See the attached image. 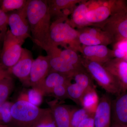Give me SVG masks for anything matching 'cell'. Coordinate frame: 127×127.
<instances>
[{"label": "cell", "instance_id": "22", "mask_svg": "<svg viewBox=\"0 0 127 127\" xmlns=\"http://www.w3.org/2000/svg\"><path fill=\"white\" fill-rule=\"evenodd\" d=\"M73 78L85 92L94 87L92 78L84 67L79 68L74 74Z\"/></svg>", "mask_w": 127, "mask_h": 127}, {"label": "cell", "instance_id": "7", "mask_svg": "<svg viewBox=\"0 0 127 127\" xmlns=\"http://www.w3.org/2000/svg\"><path fill=\"white\" fill-rule=\"evenodd\" d=\"M127 2L125 0H102L100 5L87 13L86 20L91 26H97L106 21Z\"/></svg>", "mask_w": 127, "mask_h": 127}, {"label": "cell", "instance_id": "26", "mask_svg": "<svg viewBox=\"0 0 127 127\" xmlns=\"http://www.w3.org/2000/svg\"><path fill=\"white\" fill-rule=\"evenodd\" d=\"M26 0H0V9L5 13L17 10L25 7Z\"/></svg>", "mask_w": 127, "mask_h": 127}, {"label": "cell", "instance_id": "18", "mask_svg": "<svg viewBox=\"0 0 127 127\" xmlns=\"http://www.w3.org/2000/svg\"><path fill=\"white\" fill-rule=\"evenodd\" d=\"M91 9V0H84L73 10L71 14V19H68V23L74 28H76L77 30L91 26L86 19V15Z\"/></svg>", "mask_w": 127, "mask_h": 127}, {"label": "cell", "instance_id": "39", "mask_svg": "<svg viewBox=\"0 0 127 127\" xmlns=\"http://www.w3.org/2000/svg\"><path fill=\"white\" fill-rule=\"evenodd\" d=\"M124 41H126L127 42V39H126V40H124Z\"/></svg>", "mask_w": 127, "mask_h": 127}, {"label": "cell", "instance_id": "21", "mask_svg": "<svg viewBox=\"0 0 127 127\" xmlns=\"http://www.w3.org/2000/svg\"><path fill=\"white\" fill-rule=\"evenodd\" d=\"M99 101L97 93L93 87L85 92L81 99L80 105L90 113L94 114Z\"/></svg>", "mask_w": 127, "mask_h": 127}, {"label": "cell", "instance_id": "37", "mask_svg": "<svg viewBox=\"0 0 127 127\" xmlns=\"http://www.w3.org/2000/svg\"><path fill=\"white\" fill-rule=\"evenodd\" d=\"M111 127H127V125H123L118 123L112 122L111 125Z\"/></svg>", "mask_w": 127, "mask_h": 127}, {"label": "cell", "instance_id": "2", "mask_svg": "<svg viewBox=\"0 0 127 127\" xmlns=\"http://www.w3.org/2000/svg\"><path fill=\"white\" fill-rule=\"evenodd\" d=\"M68 18H58L52 22L50 37L52 46H61L82 53V45L79 39V32L68 22Z\"/></svg>", "mask_w": 127, "mask_h": 127}, {"label": "cell", "instance_id": "17", "mask_svg": "<svg viewBox=\"0 0 127 127\" xmlns=\"http://www.w3.org/2000/svg\"><path fill=\"white\" fill-rule=\"evenodd\" d=\"M111 116L112 122L127 125V92L112 101Z\"/></svg>", "mask_w": 127, "mask_h": 127}, {"label": "cell", "instance_id": "3", "mask_svg": "<svg viewBox=\"0 0 127 127\" xmlns=\"http://www.w3.org/2000/svg\"><path fill=\"white\" fill-rule=\"evenodd\" d=\"M50 109H41L27 101L17 100L11 109L14 127H32Z\"/></svg>", "mask_w": 127, "mask_h": 127}, {"label": "cell", "instance_id": "33", "mask_svg": "<svg viewBox=\"0 0 127 127\" xmlns=\"http://www.w3.org/2000/svg\"><path fill=\"white\" fill-rule=\"evenodd\" d=\"M94 116H90L85 119L77 127H94Z\"/></svg>", "mask_w": 127, "mask_h": 127}, {"label": "cell", "instance_id": "4", "mask_svg": "<svg viewBox=\"0 0 127 127\" xmlns=\"http://www.w3.org/2000/svg\"><path fill=\"white\" fill-rule=\"evenodd\" d=\"M82 64L92 79L107 93L118 96L122 93L116 79L102 64L82 57Z\"/></svg>", "mask_w": 127, "mask_h": 127}, {"label": "cell", "instance_id": "28", "mask_svg": "<svg viewBox=\"0 0 127 127\" xmlns=\"http://www.w3.org/2000/svg\"><path fill=\"white\" fill-rule=\"evenodd\" d=\"M68 98L76 103L80 105L81 99L85 91L76 83H70L67 87Z\"/></svg>", "mask_w": 127, "mask_h": 127}, {"label": "cell", "instance_id": "25", "mask_svg": "<svg viewBox=\"0 0 127 127\" xmlns=\"http://www.w3.org/2000/svg\"><path fill=\"white\" fill-rule=\"evenodd\" d=\"M43 95L39 91L32 88L26 92L22 93L17 100H24L38 106L41 104Z\"/></svg>", "mask_w": 127, "mask_h": 127}, {"label": "cell", "instance_id": "13", "mask_svg": "<svg viewBox=\"0 0 127 127\" xmlns=\"http://www.w3.org/2000/svg\"><path fill=\"white\" fill-rule=\"evenodd\" d=\"M103 66L116 79L123 93L127 92V62L125 59L114 58Z\"/></svg>", "mask_w": 127, "mask_h": 127}, {"label": "cell", "instance_id": "11", "mask_svg": "<svg viewBox=\"0 0 127 127\" xmlns=\"http://www.w3.org/2000/svg\"><path fill=\"white\" fill-rule=\"evenodd\" d=\"M34 61L31 52L23 48L20 59L9 69V72L11 75L17 78L25 86H30V72Z\"/></svg>", "mask_w": 127, "mask_h": 127}, {"label": "cell", "instance_id": "40", "mask_svg": "<svg viewBox=\"0 0 127 127\" xmlns=\"http://www.w3.org/2000/svg\"><path fill=\"white\" fill-rule=\"evenodd\" d=\"M0 126H1V125H0Z\"/></svg>", "mask_w": 127, "mask_h": 127}, {"label": "cell", "instance_id": "20", "mask_svg": "<svg viewBox=\"0 0 127 127\" xmlns=\"http://www.w3.org/2000/svg\"><path fill=\"white\" fill-rule=\"evenodd\" d=\"M72 79V77L51 70L43 83L44 95H49L56 87L61 85H68Z\"/></svg>", "mask_w": 127, "mask_h": 127}, {"label": "cell", "instance_id": "10", "mask_svg": "<svg viewBox=\"0 0 127 127\" xmlns=\"http://www.w3.org/2000/svg\"><path fill=\"white\" fill-rule=\"evenodd\" d=\"M47 56H40L34 60L30 76V86L36 89L44 96L43 85L44 81L51 70Z\"/></svg>", "mask_w": 127, "mask_h": 127}, {"label": "cell", "instance_id": "9", "mask_svg": "<svg viewBox=\"0 0 127 127\" xmlns=\"http://www.w3.org/2000/svg\"><path fill=\"white\" fill-rule=\"evenodd\" d=\"M79 42L82 45L107 46L114 43L113 39L108 32L95 26H89L77 30Z\"/></svg>", "mask_w": 127, "mask_h": 127}, {"label": "cell", "instance_id": "24", "mask_svg": "<svg viewBox=\"0 0 127 127\" xmlns=\"http://www.w3.org/2000/svg\"><path fill=\"white\" fill-rule=\"evenodd\" d=\"M60 56L65 61L77 68L82 67V57L78 55V52L70 49L61 50Z\"/></svg>", "mask_w": 127, "mask_h": 127}, {"label": "cell", "instance_id": "32", "mask_svg": "<svg viewBox=\"0 0 127 127\" xmlns=\"http://www.w3.org/2000/svg\"><path fill=\"white\" fill-rule=\"evenodd\" d=\"M68 85H61L56 87L48 95L54 97L57 100L61 101L68 98L67 91V87Z\"/></svg>", "mask_w": 127, "mask_h": 127}, {"label": "cell", "instance_id": "23", "mask_svg": "<svg viewBox=\"0 0 127 127\" xmlns=\"http://www.w3.org/2000/svg\"><path fill=\"white\" fill-rule=\"evenodd\" d=\"M14 87V80L11 76L7 77L0 82V106L7 101Z\"/></svg>", "mask_w": 127, "mask_h": 127}, {"label": "cell", "instance_id": "5", "mask_svg": "<svg viewBox=\"0 0 127 127\" xmlns=\"http://www.w3.org/2000/svg\"><path fill=\"white\" fill-rule=\"evenodd\" d=\"M96 27L109 33L115 44L127 39V2L106 21Z\"/></svg>", "mask_w": 127, "mask_h": 127}, {"label": "cell", "instance_id": "38", "mask_svg": "<svg viewBox=\"0 0 127 127\" xmlns=\"http://www.w3.org/2000/svg\"><path fill=\"white\" fill-rule=\"evenodd\" d=\"M0 127H9L7 125H1Z\"/></svg>", "mask_w": 127, "mask_h": 127}, {"label": "cell", "instance_id": "30", "mask_svg": "<svg viewBox=\"0 0 127 127\" xmlns=\"http://www.w3.org/2000/svg\"><path fill=\"white\" fill-rule=\"evenodd\" d=\"M32 127H57L51 109L43 114Z\"/></svg>", "mask_w": 127, "mask_h": 127}, {"label": "cell", "instance_id": "31", "mask_svg": "<svg viewBox=\"0 0 127 127\" xmlns=\"http://www.w3.org/2000/svg\"><path fill=\"white\" fill-rule=\"evenodd\" d=\"M8 15L0 9V53L8 29Z\"/></svg>", "mask_w": 127, "mask_h": 127}, {"label": "cell", "instance_id": "12", "mask_svg": "<svg viewBox=\"0 0 127 127\" xmlns=\"http://www.w3.org/2000/svg\"><path fill=\"white\" fill-rule=\"evenodd\" d=\"M61 50L58 47L52 46L46 51L49 59L51 70L73 77L76 72L80 68H76L61 57Z\"/></svg>", "mask_w": 127, "mask_h": 127}, {"label": "cell", "instance_id": "15", "mask_svg": "<svg viewBox=\"0 0 127 127\" xmlns=\"http://www.w3.org/2000/svg\"><path fill=\"white\" fill-rule=\"evenodd\" d=\"M82 57L103 65L114 58L113 50L103 45H82Z\"/></svg>", "mask_w": 127, "mask_h": 127}, {"label": "cell", "instance_id": "19", "mask_svg": "<svg viewBox=\"0 0 127 127\" xmlns=\"http://www.w3.org/2000/svg\"><path fill=\"white\" fill-rule=\"evenodd\" d=\"M57 127H70L72 109L56 100L48 103Z\"/></svg>", "mask_w": 127, "mask_h": 127}, {"label": "cell", "instance_id": "14", "mask_svg": "<svg viewBox=\"0 0 127 127\" xmlns=\"http://www.w3.org/2000/svg\"><path fill=\"white\" fill-rule=\"evenodd\" d=\"M84 0H47L51 20L68 18L78 4ZM53 20V21H54Z\"/></svg>", "mask_w": 127, "mask_h": 127}, {"label": "cell", "instance_id": "6", "mask_svg": "<svg viewBox=\"0 0 127 127\" xmlns=\"http://www.w3.org/2000/svg\"><path fill=\"white\" fill-rule=\"evenodd\" d=\"M25 41L14 36L8 30L0 53V62L5 68H11L18 61Z\"/></svg>", "mask_w": 127, "mask_h": 127}, {"label": "cell", "instance_id": "34", "mask_svg": "<svg viewBox=\"0 0 127 127\" xmlns=\"http://www.w3.org/2000/svg\"><path fill=\"white\" fill-rule=\"evenodd\" d=\"M11 75L9 72V69L5 68L0 62V82L4 78Z\"/></svg>", "mask_w": 127, "mask_h": 127}, {"label": "cell", "instance_id": "16", "mask_svg": "<svg viewBox=\"0 0 127 127\" xmlns=\"http://www.w3.org/2000/svg\"><path fill=\"white\" fill-rule=\"evenodd\" d=\"M112 101L107 94L100 98L94 116V127H111Z\"/></svg>", "mask_w": 127, "mask_h": 127}, {"label": "cell", "instance_id": "35", "mask_svg": "<svg viewBox=\"0 0 127 127\" xmlns=\"http://www.w3.org/2000/svg\"><path fill=\"white\" fill-rule=\"evenodd\" d=\"M114 58L125 59L127 53L118 48H114L113 50Z\"/></svg>", "mask_w": 127, "mask_h": 127}, {"label": "cell", "instance_id": "8", "mask_svg": "<svg viewBox=\"0 0 127 127\" xmlns=\"http://www.w3.org/2000/svg\"><path fill=\"white\" fill-rule=\"evenodd\" d=\"M27 4L22 9L11 12L7 14L8 26L11 34L17 38L25 41L27 38L31 39L27 13Z\"/></svg>", "mask_w": 127, "mask_h": 127}, {"label": "cell", "instance_id": "1", "mask_svg": "<svg viewBox=\"0 0 127 127\" xmlns=\"http://www.w3.org/2000/svg\"><path fill=\"white\" fill-rule=\"evenodd\" d=\"M27 13L32 40L46 51L52 46L50 37L51 18L47 0H28Z\"/></svg>", "mask_w": 127, "mask_h": 127}, {"label": "cell", "instance_id": "29", "mask_svg": "<svg viewBox=\"0 0 127 127\" xmlns=\"http://www.w3.org/2000/svg\"><path fill=\"white\" fill-rule=\"evenodd\" d=\"M13 103L6 102L0 106V125L11 124L12 120L11 109Z\"/></svg>", "mask_w": 127, "mask_h": 127}, {"label": "cell", "instance_id": "27", "mask_svg": "<svg viewBox=\"0 0 127 127\" xmlns=\"http://www.w3.org/2000/svg\"><path fill=\"white\" fill-rule=\"evenodd\" d=\"M83 108L72 109L70 127H77L80 123L89 116L94 115Z\"/></svg>", "mask_w": 127, "mask_h": 127}, {"label": "cell", "instance_id": "36", "mask_svg": "<svg viewBox=\"0 0 127 127\" xmlns=\"http://www.w3.org/2000/svg\"><path fill=\"white\" fill-rule=\"evenodd\" d=\"M114 48H118L127 53V42L123 41L115 43Z\"/></svg>", "mask_w": 127, "mask_h": 127}]
</instances>
